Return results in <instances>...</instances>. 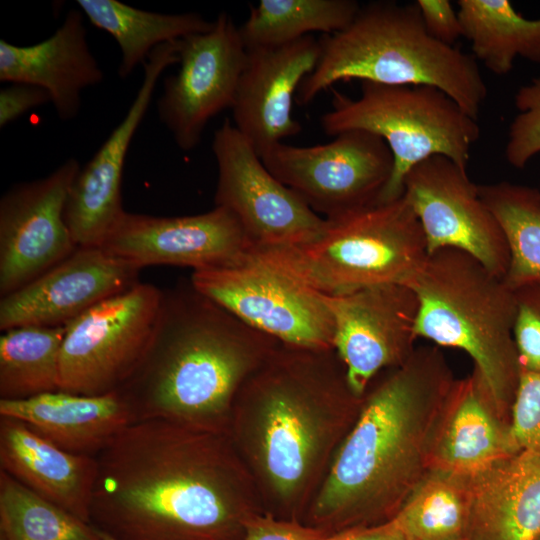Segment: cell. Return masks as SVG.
Wrapping results in <instances>:
<instances>
[{"label": "cell", "mask_w": 540, "mask_h": 540, "mask_svg": "<svg viewBox=\"0 0 540 540\" xmlns=\"http://www.w3.org/2000/svg\"><path fill=\"white\" fill-rule=\"evenodd\" d=\"M481 199L505 235L510 263L507 285L513 290L540 283V190L500 181L478 185Z\"/></svg>", "instance_id": "obj_30"}, {"label": "cell", "mask_w": 540, "mask_h": 540, "mask_svg": "<svg viewBox=\"0 0 540 540\" xmlns=\"http://www.w3.org/2000/svg\"><path fill=\"white\" fill-rule=\"evenodd\" d=\"M312 35L269 47L247 49L233 106L234 126L261 157L302 126L293 118L294 95L320 58Z\"/></svg>", "instance_id": "obj_20"}, {"label": "cell", "mask_w": 540, "mask_h": 540, "mask_svg": "<svg viewBox=\"0 0 540 540\" xmlns=\"http://www.w3.org/2000/svg\"><path fill=\"white\" fill-rule=\"evenodd\" d=\"M63 326H20L0 336V400L60 390Z\"/></svg>", "instance_id": "obj_28"}, {"label": "cell", "mask_w": 540, "mask_h": 540, "mask_svg": "<svg viewBox=\"0 0 540 540\" xmlns=\"http://www.w3.org/2000/svg\"><path fill=\"white\" fill-rule=\"evenodd\" d=\"M100 534H101V539L102 540H118V539H115V538H113V537H111V536H109L107 534L102 533V532H100Z\"/></svg>", "instance_id": "obj_40"}, {"label": "cell", "mask_w": 540, "mask_h": 540, "mask_svg": "<svg viewBox=\"0 0 540 540\" xmlns=\"http://www.w3.org/2000/svg\"><path fill=\"white\" fill-rule=\"evenodd\" d=\"M48 102H51L50 96L43 88L26 83H10L0 90V127Z\"/></svg>", "instance_id": "obj_38"}, {"label": "cell", "mask_w": 540, "mask_h": 540, "mask_svg": "<svg viewBox=\"0 0 540 540\" xmlns=\"http://www.w3.org/2000/svg\"><path fill=\"white\" fill-rule=\"evenodd\" d=\"M420 15L428 34L435 40L454 46L463 37L458 11L448 0H417Z\"/></svg>", "instance_id": "obj_37"}, {"label": "cell", "mask_w": 540, "mask_h": 540, "mask_svg": "<svg viewBox=\"0 0 540 540\" xmlns=\"http://www.w3.org/2000/svg\"><path fill=\"white\" fill-rule=\"evenodd\" d=\"M419 300L417 337L465 351L509 424L521 365L514 341L515 293L504 278L456 248L430 254L407 284Z\"/></svg>", "instance_id": "obj_6"}, {"label": "cell", "mask_w": 540, "mask_h": 540, "mask_svg": "<svg viewBox=\"0 0 540 540\" xmlns=\"http://www.w3.org/2000/svg\"><path fill=\"white\" fill-rule=\"evenodd\" d=\"M466 478V540L540 537V454L520 450Z\"/></svg>", "instance_id": "obj_22"}, {"label": "cell", "mask_w": 540, "mask_h": 540, "mask_svg": "<svg viewBox=\"0 0 540 540\" xmlns=\"http://www.w3.org/2000/svg\"><path fill=\"white\" fill-rule=\"evenodd\" d=\"M79 10L96 28L110 34L121 51L118 76L127 78L159 45L209 31L214 21L194 12L164 14L118 0H77Z\"/></svg>", "instance_id": "obj_26"}, {"label": "cell", "mask_w": 540, "mask_h": 540, "mask_svg": "<svg viewBox=\"0 0 540 540\" xmlns=\"http://www.w3.org/2000/svg\"><path fill=\"white\" fill-rule=\"evenodd\" d=\"M402 196L419 220L428 254L460 249L496 275L506 276L510 253L505 235L466 167L447 156L433 155L408 171Z\"/></svg>", "instance_id": "obj_14"}, {"label": "cell", "mask_w": 540, "mask_h": 540, "mask_svg": "<svg viewBox=\"0 0 540 540\" xmlns=\"http://www.w3.org/2000/svg\"><path fill=\"white\" fill-rule=\"evenodd\" d=\"M266 168L315 213L335 219L377 204L394 168L387 143L364 130H347L329 143H279L261 157Z\"/></svg>", "instance_id": "obj_10"}, {"label": "cell", "mask_w": 540, "mask_h": 540, "mask_svg": "<svg viewBox=\"0 0 540 540\" xmlns=\"http://www.w3.org/2000/svg\"><path fill=\"white\" fill-rule=\"evenodd\" d=\"M319 43L318 63L297 91V101L303 105L333 84L352 79L434 86L476 120L487 97L476 58L432 38L415 2L361 5L345 29L323 35Z\"/></svg>", "instance_id": "obj_5"}, {"label": "cell", "mask_w": 540, "mask_h": 540, "mask_svg": "<svg viewBox=\"0 0 540 540\" xmlns=\"http://www.w3.org/2000/svg\"><path fill=\"white\" fill-rule=\"evenodd\" d=\"M509 429L519 450L540 454V373L521 368Z\"/></svg>", "instance_id": "obj_34"}, {"label": "cell", "mask_w": 540, "mask_h": 540, "mask_svg": "<svg viewBox=\"0 0 540 540\" xmlns=\"http://www.w3.org/2000/svg\"><path fill=\"white\" fill-rule=\"evenodd\" d=\"M249 254L313 291L348 294L382 284H405L428 257L418 218L403 196L335 219L312 238Z\"/></svg>", "instance_id": "obj_7"}, {"label": "cell", "mask_w": 540, "mask_h": 540, "mask_svg": "<svg viewBox=\"0 0 540 540\" xmlns=\"http://www.w3.org/2000/svg\"><path fill=\"white\" fill-rule=\"evenodd\" d=\"M537 540H540V537Z\"/></svg>", "instance_id": "obj_41"}, {"label": "cell", "mask_w": 540, "mask_h": 540, "mask_svg": "<svg viewBox=\"0 0 540 540\" xmlns=\"http://www.w3.org/2000/svg\"><path fill=\"white\" fill-rule=\"evenodd\" d=\"M323 540H406L394 519L373 526L344 529Z\"/></svg>", "instance_id": "obj_39"}, {"label": "cell", "mask_w": 540, "mask_h": 540, "mask_svg": "<svg viewBox=\"0 0 540 540\" xmlns=\"http://www.w3.org/2000/svg\"><path fill=\"white\" fill-rule=\"evenodd\" d=\"M0 416L22 421L63 450L90 457L134 423L118 391L88 396L59 390L23 400H0Z\"/></svg>", "instance_id": "obj_24"}, {"label": "cell", "mask_w": 540, "mask_h": 540, "mask_svg": "<svg viewBox=\"0 0 540 540\" xmlns=\"http://www.w3.org/2000/svg\"><path fill=\"white\" fill-rule=\"evenodd\" d=\"M362 401L335 349L279 343L246 379L228 435L264 512L302 521Z\"/></svg>", "instance_id": "obj_2"}, {"label": "cell", "mask_w": 540, "mask_h": 540, "mask_svg": "<svg viewBox=\"0 0 540 540\" xmlns=\"http://www.w3.org/2000/svg\"><path fill=\"white\" fill-rule=\"evenodd\" d=\"M326 135L364 130L381 137L394 157L392 176L377 204L403 195L408 171L419 162L444 155L466 167L480 137L476 119L449 95L430 85L362 82L357 99L334 93L332 109L320 118Z\"/></svg>", "instance_id": "obj_8"}, {"label": "cell", "mask_w": 540, "mask_h": 540, "mask_svg": "<svg viewBox=\"0 0 540 540\" xmlns=\"http://www.w3.org/2000/svg\"><path fill=\"white\" fill-rule=\"evenodd\" d=\"M80 168L78 160L70 158L43 178L14 184L1 197V297L38 278L78 248L65 208Z\"/></svg>", "instance_id": "obj_15"}, {"label": "cell", "mask_w": 540, "mask_h": 540, "mask_svg": "<svg viewBox=\"0 0 540 540\" xmlns=\"http://www.w3.org/2000/svg\"><path fill=\"white\" fill-rule=\"evenodd\" d=\"M196 290L280 343L334 349V324L321 294L249 253L239 263L193 271Z\"/></svg>", "instance_id": "obj_11"}, {"label": "cell", "mask_w": 540, "mask_h": 540, "mask_svg": "<svg viewBox=\"0 0 540 540\" xmlns=\"http://www.w3.org/2000/svg\"><path fill=\"white\" fill-rule=\"evenodd\" d=\"M515 105L519 114L509 127L505 157L511 166L521 169L540 153V77L519 88Z\"/></svg>", "instance_id": "obj_33"}, {"label": "cell", "mask_w": 540, "mask_h": 540, "mask_svg": "<svg viewBox=\"0 0 540 540\" xmlns=\"http://www.w3.org/2000/svg\"><path fill=\"white\" fill-rule=\"evenodd\" d=\"M140 270L99 247H78L38 278L1 297L0 329L66 325L137 284Z\"/></svg>", "instance_id": "obj_19"}, {"label": "cell", "mask_w": 540, "mask_h": 540, "mask_svg": "<svg viewBox=\"0 0 540 540\" xmlns=\"http://www.w3.org/2000/svg\"><path fill=\"white\" fill-rule=\"evenodd\" d=\"M514 341L521 368L540 373V283L514 290Z\"/></svg>", "instance_id": "obj_35"}, {"label": "cell", "mask_w": 540, "mask_h": 540, "mask_svg": "<svg viewBox=\"0 0 540 540\" xmlns=\"http://www.w3.org/2000/svg\"><path fill=\"white\" fill-rule=\"evenodd\" d=\"M212 152L218 169L215 206L235 216L250 250L304 242L323 229L326 219L266 168L228 119L214 132Z\"/></svg>", "instance_id": "obj_12"}, {"label": "cell", "mask_w": 540, "mask_h": 540, "mask_svg": "<svg viewBox=\"0 0 540 540\" xmlns=\"http://www.w3.org/2000/svg\"><path fill=\"white\" fill-rule=\"evenodd\" d=\"M354 0H261L239 31L246 49L286 44L312 32L345 29L360 9Z\"/></svg>", "instance_id": "obj_29"}, {"label": "cell", "mask_w": 540, "mask_h": 540, "mask_svg": "<svg viewBox=\"0 0 540 540\" xmlns=\"http://www.w3.org/2000/svg\"><path fill=\"white\" fill-rule=\"evenodd\" d=\"M95 458L90 524L118 540H243L264 512L228 434L139 421Z\"/></svg>", "instance_id": "obj_1"}, {"label": "cell", "mask_w": 540, "mask_h": 540, "mask_svg": "<svg viewBox=\"0 0 540 540\" xmlns=\"http://www.w3.org/2000/svg\"><path fill=\"white\" fill-rule=\"evenodd\" d=\"M0 540H102L100 532L0 470Z\"/></svg>", "instance_id": "obj_32"}, {"label": "cell", "mask_w": 540, "mask_h": 540, "mask_svg": "<svg viewBox=\"0 0 540 540\" xmlns=\"http://www.w3.org/2000/svg\"><path fill=\"white\" fill-rule=\"evenodd\" d=\"M279 343L188 280L162 291L145 352L117 391L134 423L164 420L228 434L240 387Z\"/></svg>", "instance_id": "obj_4"}, {"label": "cell", "mask_w": 540, "mask_h": 540, "mask_svg": "<svg viewBox=\"0 0 540 540\" xmlns=\"http://www.w3.org/2000/svg\"><path fill=\"white\" fill-rule=\"evenodd\" d=\"M0 467L36 494L90 523L95 457L63 450L22 421L0 416Z\"/></svg>", "instance_id": "obj_23"}, {"label": "cell", "mask_w": 540, "mask_h": 540, "mask_svg": "<svg viewBox=\"0 0 540 540\" xmlns=\"http://www.w3.org/2000/svg\"><path fill=\"white\" fill-rule=\"evenodd\" d=\"M162 290L138 282L66 324L60 352V390L79 395L117 391L142 358Z\"/></svg>", "instance_id": "obj_9"}, {"label": "cell", "mask_w": 540, "mask_h": 540, "mask_svg": "<svg viewBox=\"0 0 540 540\" xmlns=\"http://www.w3.org/2000/svg\"><path fill=\"white\" fill-rule=\"evenodd\" d=\"M99 248L139 269L173 265L200 271L241 262L250 244L235 216L215 206L179 217L124 211Z\"/></svg>", "instance_id": "obj_17"}, {"label": "cell", "mask_w": 540, "mask_h": 540, "mask_svg": "<svg viewBox=\"0 0 540 540\" xmlns=\"http://www.w3.org/2000/svg\"><path fill=\"white\" fill-rule=\"evenodd\" d=\"M179 68L165 78L157 101L162 124L182 151L196 148L208 122L234 103L247 49L227 12L213 27L179 40Z\"/></svg>", "instance_id": "obj_13"}, {"label": "cell", "mask_w": 540, "mask_h": 540, "mask_svg": "<svg viewBox=\"0 0 540 540\" xmlns=\"http://www.w3.org/2000/svg\"><path fill=\"white\" fill-rule=\"evenodd\" d=\"M467 478L431 468L395 517L406 540H466Z\"/></svg>", "instance_id": "obj_31"}, {"label": "cell", "mask_w": 540, "mask_h": 540, "mask_svg": "<svg viewBox=\"0 0 540 540\" xmlns=\"http://www.w3.org/2000/svg\"><path fill=\"white\" fill-rule=\"evenodd\" d=\"M326 536V532L302 521L259 512L247 521L243 540H323Z\"/></svg>", "instance_id": "obj_36"}, {"label": "cell", "mask_w": 540, "mask_h": 540, "mask_svg": "<svg viewBox=\"0 0 540 540\" xmlns=\"http://www.w3.org/2000/svg\"><path fill=\"white\" fill-rule=\"evenodd\" d=\"M83 13L71 9L47 39L28 46L0 40V80L46 90L61 120L75 118L84 89L98 85L104 73L90 51Z\"/></svg>", "instance_id": "obj_21"}, {"label": "cell", "mask_w": 540, "mask_h": 540, "mask_svg": "<svg viewBox=\"0 0 540 540\" xmlns=\"http://www.w3.org/2000/svg\"><path fill=\"white\" fill-rule=\"evenodd\" d=\"M463 37L473 56L492 73L505 75L517 56L540 63V19L530 20L507 0H459Z\"/></svg>", "instance_id": "obj_27"}, {"label": "cell", "mask_w": 540, "mask_h": 540, "mask_svg": "<svg viewBox=\"0 0 540 540\" xmlns=\"http://www.w3.org/2000/svg\"><path fill=\"white\" fill-rule=\"evenodd\" d=\"M370 383L302 522L328 535L392 520L432 467L456 383L436 346Z\"/></svg>", "instance_id": "obj_3"}, {"label": "cell", "mask_w": 540, "mask_h": 540, "mask_svg": "<svg viewBox=\"0 0 540 540\" xmlns=\"http://www.w3.org/2000/svg\"><path fill=\"white\" fill-rule=\"evenodd\" d=\"M179 40L157 46L144 65L136 96L121 122L93 157L81 167L69 192L65 220L77 247H100L125 211L121 184L132 139L152 101L166 68L177 64Z\"/></svg>", "instance_id": "obj_18"}, {"label": "cell", "mask_w": 540, "mask_h": 540, "mask_svg": "<svg viewBox=\"0 0 540 540\" xmlns=\"http://www.w3.org/2000/svg\"><path fill=\"white\" fill-rule=\"evenodd\" d=\"M518 451L477 370L456 380L431 468L471 477Z\"/></svg>", "instance_id": "obj_25"}, {"label": "cell", "mask_w": 540, "mask_h": 540, "mask_svg": "<svg viewBox=\"0 0 540 540\" xmlns=\"http://www.w3.org/2000/svg\"><path fill=\"white\" fill-rule=\"evenodd\" d=\"M334 324V349L352 391L363 396L382 371L415 351L419 300L405 284H382L348 294H321Z\"/></svg>", "instance_id": "obj_16"}]
</instances>
